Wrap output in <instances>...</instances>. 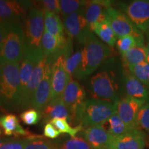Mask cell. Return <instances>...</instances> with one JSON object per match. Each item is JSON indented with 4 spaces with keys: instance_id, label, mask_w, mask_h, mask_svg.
I'll list each match as a JSON object with an SVG mask.
<instances>
[{
    "instance_id": "obj_1",
    "label": "cell",
    "mask_w": 149,
    "mask_h": 149,
    "mask_svg": "<svg viewBox=\"0 0 149 149\" xmlns=\"http://www.w3.org/2000/svg\"><path fill=\"white\" fill-rule=\"evenodd\" d=\"M24 56L39 63L44 59L42 39L44 33V13L31 7L24 21Z\"/></svg>"
},
{
    "instance_id": "obj_2",
    "label": "cell",
    "mask_w": 149,
    "mask_h": 149,
    "mask_svg": "<svg viewBox=\"0 0 149 149\" xmlns=\"http://www.w3.org/2000/svg\"><path fill=\"white\" fill-rule=\"evenodd\" d=\"M20 94L19 64L0 65V107L6 111L19 110Z\"/></svg>"
},
{
    "instance_id": "obj_3",
    "label": "cell",
    "mask_w": 149,
    "mask_h": 149,
    "mask_svg": "<svg viewBox=\"0 0 149 149\" xmlns=\"http://www.w3.org/2000/svg\"><path fill=\"white\" fill-rule=\"evenodd\" d=\"M117 113V103L91 99L86 100L75 111L73 124L83 128L103 125Z\"/></svg>"
},
{
    "instance_id": "obj_4",
    "label": "cell",
    "mask_w": 149,
    "mask_h": 149,
    "mask_svg": "<svg viewBox=\"0 0 149 149\" xmlns=\"http://www.w3.org/2000/svg\"><path fill=\"white\" fill-rule=\"evenodd\" d=\"M82 61L75 76L79 79L95 72L111 55V51L107 44L91 34L84 44Z\"/></svg>"
},
{
    "instance_id": "obj_5",
    "label": "cell",
    "mask_w": 149,
    "mask_h": 149,
    "mask_svg": "<svg viewBox=\"0 0 149 149\" xmlns=\"http://www.w3.org/2000/svg\"><path fill=\"white\" fill-rule=\"evenodd\" d=\"M6 24L7 31L0 51V65L19 64L24 57L23 27L19 22Z\"/></svg>"
},
{
    "instance_id": "obj_6",
    "label": "cell",
    "mask_w": 149,
    "mask_h": 149,
    "mask_svg": "<svg viewBox=\"0 0 149 149\" xmlns=\"http://www.w3.org/2000/svg\"><path fill=\"white\" fill-rule=\"evenodd\" d=\"M90 91L93 99L117 103L119 97V86L112 72L102 70L90 79Z\"/></svg>"
},
{
    "instance_id": "obj_7",
    "label": "cell",
    "mask_w": 149,
    "mask_h": 149,
    "mask_svg": "<svg viewBox=\"0 0 149 149\" xmlns=\"http://www.w3.org/2000/svg\"><path fill=\"white\" fill-rule=\"evenodd\" d=\"M107 20L116 35L117 37L130 35L135 38L137 46L144 45V36L143 32L132 22L126 14L120 10L109 7L107 10Z\"/></svg>"
},
{
    "instance_id": "obj_8",
    "label": "cell",
    "mask_w": 149,
    "mask_h": 149,
    "mask_svg": "<svg viewBox=\"0 0 149 149\" xmlns=\"http://www.w3.org/2000/svg\"><path fill=\"white\" fill-rule=\"evenodd\" d=\"M146 101L124 97L117 102V113L130 130L139 128L137 115L139 110Z\"/></svg>"
},
{
    "instance_id": "obj_9",
    "label": "cell",
    "mask_w": 149,
    "mask_h": 149,
    "mask_svg": "<svg viewBox=\"0 0 149 149\" xmlns=\"http://www.w3.org/2000/svg\"><path fill=\"white\" fill-rule=\"evenodd\" d=\"M66 59L64 55H59L52 66L51 102L61 97L66 86L72 79L66 70Z\"/></svg>"
},
{
    "instance_id": "obj_10",
    "label": "cell",
    "mask_w": 149,
    "mask_h": 149,
    "mask_svg": "<svg viewBox=\"0 0 149 149\" xmlns=\"http://www.w3.org/2000/svg\"><path fill=\"white\" fill-rule=\"evenodd\" d=\"M84 11V10H83ZM83 11L72 13L64 18L65 32L70 39H76L84 44L92 31L84 16Z\"/></svg>"
},
{
    "instance_id": "obj_11",
    "label": "cell",
    "mask_w": 149,
    "mask_h": 149,
    "mask_svg": "<svg viewBox=\"0 0 149 149\" xmlns=\"http://www.w3.org/2000/svg\"><path fill=\"white\" fill-rule=\"evenodd\" d=\"M54 61L47 58L44 76L33 96L31 107L42 111L51 102L52 66Z\"/></svg>"
},
{
    "instance_id": "obj_12",
    "label": "cell",
    "mask_w": 149,
    "mask_h": 149,
    "mask_svg": "<svg viewBox=\"0 0 149 149\" xmlns=\"http://www.w3.org/2000/svg\"><path fill=\"white\" fill-rule=\"evenodd\" d=\"M32 1L0 0V23L2 24L19 22L26 16Z\"/></svg>"
},
{
    "instance_id": "obj_13",
    "label": "cell",
    "mask_w": 149,
    "mask_h": 149,
    "mask_svg": "<svg viewBox=\"0 0 149 149\" xmlns=\"http://www.w3.org/2000/svg\"><path fill=\"white\" fill-rule=\"evenodd\" d=\"M136 27L145 34L149 31V1L135 0L123 8Z\"/></svg>"
},
{
    "instance_id": "obj_14",
    "label": "cell",
    "mask_w": 149,
    "mask_h": 149,
    "mask_svg": "<svg viewBox=\"0 0 149 149\" xmlns=\"http://www.w3.org/2000/svg\"><path fill=\"white\" fill-rule=\"evenodd\" d=\"M146 135L140 128L130 130L124 135L113 137L109 149H144Z\"/></svg>"
},
{
    "instance_id": "obj_15",
    "label": "cell",
    "mask_w": 149,
    "mask_h": 149,
    "mask_svg": "<svg viewBox=\"0 0 149 149\" xmlns=\"http://www.w3.org/2000/svg\"><path fill=\"white\" fill-rule=\"evenodd\" d=\"M46 63H47V58L44 57V59L35 66L33 73L31 74L29 82L27 85L25 93L20 98L19 110L25 109L31 107L35 91H36L38 86L40 85L43 76H44Z\"/></svg>"
},
{
    "instance_id": "obj_16",
    "label": "cell",
    "mask_w": 149,
    "mask_h": 149,
    "mask_svg": "<svg viewBox=\"0 0 149 149\" xmlns=\"http://www.w3.org/2000/svg\"><path fill=\"white\" fill-rule=\"evenodd\" d=\"M63 101L71 113V122L73 124L75 111L86 100V92L79 82L71 79L66 86L62 95Z\"/></svg>"
},
{
    "instance_id": "obj_17",
    "label": "cell",
    "mask_w": 149,
    "mask_h": 149,
    "mask_svg": "<svg viewBox=\"0 0 149 149\" xmlns=\"http://www.w3.org/2000/svg\"><path fill=\"white\" fill-rule=\"evenodd\" d=\"M82 137L88 141L93 149H109L113 139L104 124L90 126L83 129Z\"/></svg>"
},
{
    "instance_id": "obj_18",
    "label": "cell",
    "mask_w": 149,
    "mask_h": 149,
    "mask_svg": "<svg viewBox=\"0 0 149 149\" xmlns=\"http://www.w3.org/2000/svg\"><path fill=\"white\" fill-rule=\"evenodd\" d=\"M111 4L109 1H86L83 14L91 31L95 24L107 20V10Z\"/></svg>"
},
{
    "instance_id": "obj_19",
    "label": "cell",
    "mask_w": 149,
    "mask_h": 149,
    "mask_svg": "<svg viewBox=\"0 0 149 149\" xmlns=\"http://www.w3.org/2000/svg\"><path fill=\"white\" fill-rule=\"evenodd\" d=\"M124 72V88L127 97L149 102V88L139 81L137 78L125 68Z\"/></svg>"
},
{
    "instance_id": "obj_20",
    "label": "cell",
    "mask_w": 149,
    "mask_h": 149,
    "mask_svg": "<svg viewBox=\"0 0 149 149\" xmlns=\"http://www.w3.org/2000/svg\"><path fill=\"white\" fill-rule=\"evenodd\" d=\"M0 129L6 136L19 137L24 136L26 138L34 137L35 135L26 130L19 124V120L15 115L9 113L0 117Z\"/></svg>"
},
{
    "instance_id": "obj_21",
    "label": "cell",
    "mask_w": 149,
    "mask_h": 149,
    "mask_svg": "<svg viewBox=\"0 0 149 149\" xmlns=\"http://www.w3.org/2000/svg\"><path fill=\"white\" fill-rule=\"evenodd\" d=\"M42 117L47 123L55 119H63L71 122V113L63 101L62 97L50 102L42 111Z\"/></svg>"
},
{
    "instance_id": "obj_22",
    "label": "cell",
    "mask_w": 149,
    "mask_h": 149,
    "mask_svg": "<svg viewBox=\"0 0 149 149\" xmlns=\"http://www.w3.org/2000/svg\"><path fill=\"white\" fill-rule=\"evenodd\" d=\"M44 31L55 36L62 45L66 46L68 37L64 35V26L57 14L44 11Z\"/></svg>"
},
{
    "instance_id": "obj_23",
    "label": "cell",
    "mask_w": 149,
    "mask_h": 149,
    "mask_svg": "<svg viewBox=\"0 0 149 149\" xmlns=\"http://www.w3.org/2000/svg\"><path fill=\"white\" fill-rule=\"evenodd\" d=\"M67 45H62L55 36L44 31L42 39V48L44 57L55 61L59 55L64 54Z\"/></svg>"
},
{
    "instance_id": "obj_24",
    "label": "cell",
    "mask_w": 149,
    "mask_h": 149,
    "mask_svg": "<svg viewBox=\"0 0 149 149\" xmlns=\"http://www.w3.org/2000/svg\"><path fill=\"white\" fill-rule=\"evenodd\" d=\"M124 68L134 66L146 61V51L145 46H136L122 55Z\"/></svg>"
},
{
    "instance_id": "obj_25",
    "label": "cell",
    "mask_w": 149,
    "mask_h": 149,
    "mask_svg": "<svg viewBox=\"0 0 149 149\" xmlns=\"http://www.w3.org/2000/svg\"><path fill=\"white\" fill-rule=\"evenodd\" d=\"M92 32L95 33L102 42L110 46H113L117 42V37L107 20L95 24L93 27Z\"/></svg>"
},
{
    "instance_id": "obj_26",
    "label": "cell",
    "mask_w": 149,
    "mask_h": 149,
    "mask_svg": "<svg viewBox=\"0 0 149 149\" xmlns=\"http://www.w3.org/2000/svg\"><path fill=\"white\" fill-rule=\"evenodd\" d=\"M38 63L35 62L32 59L24 56L20 67V87H21V94L20 98L23 95L26 89L31 74L33 73L35 67ZM20 101V100H19Z\"/></svg>"
},
{
    "instance_id": "obj_27",
    "label": "cell",
    "mask_w": 149,
    "mask_h": 149,
    "mask_svg": "<svg viewBox=\"0 0 149 149\" xmlns=\"http://www.w3.org/2000/svg\"><path fill=\"white\" fill-rule=\"evenodd\" d=\"M107 123L109 124L107 129V131L114 137L124 135L130 130L128 126L124 124L122 119L119 117L117 113H115L114 115H113L107 121Z\"/></svg>"
},
{
    "instance_id": "obj_28",
    "label": "cell",
    "mask_w": 149,
    "mask_h": 149,
    "mask_svg": "<svg viewBox=\"0 0 149 149\" xmlns=\"http://www.w3.org/2000/svg\"><path fill=\"white\" fill-rule=\"evenodd\" d=\"M86 1L80 0H61L60 1V13L63 19L72 13L84 10Z\"/></svg>"
},
{
    "instance_id": "obj_29",
    "label": "cell",
    "mask_w": 149,
    "mask_h": 149,
    "mask_svg": "<svg viewBox=\"0 0 149 149\" xmlns=\"http://www.w3.org/2000/svg\"><path fill=\"white\" fill-rule=\"evenodd\" d=\"M127 69L134 77L144 85L149 84V63L147 61L128 67Z\"/></svg>"
},
{
    "instance_id": "obj_30",
    "label": "cell",
    "mask_w": 149,
    "mask_h": 149,
    "mask_svg": "<svg viewBox=\"0 0 149 149\" xmlns=\"http://www.w3.org/2000/svg\"><path fill=\"white\" fill-rule=\"evenodd\" d=\"M82 56L83 53L81 49L74 52L66 59V70L71 78L72 76H75L79 70L82 61Z\"/></svg>"
},
{
    "instance_id": "obj_31",
    "label": "cell",
    "mask_w": 149,
    "mask_h": 149,
    "mask_svg": "<svg viewBox=\"0 0 149 149\" xmlns=\"http://www.w3.org/2000/svg\"><path fill=\"white\" fill-rule=\"evenodd\" d=\"M57 149H93L82 137H70L57 146Z\"/></svg>"
},
{
    "instance_id": "obj_32",
    "label": "cell",
    "mask_w": 149,
    "mask_h": 149,
    "mask_svg": "<svg viewBox=\"0 0 149 149\" xmlns=\"http://www.w3.org/2000/svg\"><path fill=\"white\" fill-rule=\"evenodd\" d=\"M24 149H57V146L42 137L35 135L26 138Z\"/></svg>"
},
{
    "instance_id": "obj_33",
    "label": "cell",
    "mask_w": 149,
    "mask_h": 149,
    "mask_svg": "<svg viewBox=\"0 0 149 149\" xmlns=\"http://www.w3.org/2000/svg\"><path fill=\"white\" fill-rule=\"evenodd\" d=\"M50 123H51L61 133H67L71 136V137H76V135L83 130V127L81 125L74 128L71 127L68 122L63 119H55L51 120Z\"/></svg>"
},
{
    "instance_id": "obj_34",
    "label": "cell",
    "mask_w": 149,
    "mask_h": 149,
    "mask_svg": "<svg viewBox=\"0 0 149 149\" xmlns=\"http://www.w3.org/2000/svg\"><path fill=\"white\" fill-rule=\"evenodd\" d=\"M42 117V112L34 109L26 110L20 114V119L24 124L33 126L38 124Z\"/></svg>"
},
{
    "instance_id": "obj_35",
    "label": "cell",
    "mask_w": 149,
    "mask_h": 149,
    "mask_svg": "<svg viewBox=\"0 0 149 149\" xmlns=\"http://www.w3.org/2000/svg\"><path fill=\"white\" fill-rule=\"evenodd\" d=\"M137 125L139 128L144 130L149 135V102L139 110L137 115Z\"/></svg>"
},
{
    "instance_id": "obj_36",
    "label": "cell",
    "mask_w": 149,
    "mask_h": 149,
    "mask_svg": "<svg viewBox=\"0 0 149 149\" xmlns=\"http://www.w3.org/2000/svg\"><path fill=\"white\" fill-rule=\"evenodd\" d=\"M116 44L117 49L122 55H124L130 49L137 46L135 38L130 36V35H126V36H123L118 38Z\"/></svg>"
},
{
    "instance_id": "obj_37",
    "label": "cell",
    "mask_w": 149,
    "mask_h": 149,
    "mask_svg": "<svg viewBox=\"0 0 149 149\" xmlns=\"http://www.w3.org/2000/svg\"><path fill=\"white\" fill-rule=\"evenodd\" d=\"M35 4L38 5V8L44 11L57 14L60 13V1L58 0H42L36 1Z\"/></svg>"
},
{
    "instance_id": "obj_38",
    "label": "cell",
    "mask_w": 149,
    "mask_h": 149,
    "mask_svg": "<svg viewBox=\"0 0 149 149\" xmlns=\"http://www.w3.org/2000/svg\"><path fill=\"white\" fill-rule=\"evenodd\" d=\"M26 138L20 139H11L0 146V149H24Z\"/></svg>"
},
{
    "instance_id": "obj_39",
    "label": "cell",
    "mask_w": 149,
    "mask_h": 149,
    "mask_svg": "<svg viewBox=\"0 0 149 149\" xmlns=\"http://www.w3.org/2000/svg\"><path fill=\"white\" fill-rule=\"evenodd\" d=\"M61 133L51 123H46L44 127V135L49 139H56L61 135Z\"/></svg>"
},
{
    "instance_id": "obj_40",
    "label": "cell",
    "mask_w": 149,
    "mask_h": 149,
    "mask_svg": "<svg viewBox=\"0 0 149 149\" xmlns=\"http://www.w3.org/2000/svg\"><path fill=\"white\" fill-rule=\"evenodd\" d=\"M7 31V26L6 24H0V51H1V47H2V44L3 40H4V37Z\"/></svg>"
},
{
    "instance_id": "obj_41",
    "label": "cell",
    "mask_w": 149,
    "mask_h": 149,
    "mask_svg": "<svg viewBox=\"0 0 149 149\" xmlns=\"http://www.w3.org/2000/svg\"><path fill=\"white\" fill-rule=\"evenodd\" d=\"M11 139L10 137H0V146H2L3 144H4L5 143L8 142V141H10Z\"/></svg>"
},
{
    "instance_id": "obj_42",
    "label": "cell",
    "mask_w": 149,
    "mask_h": 149,
    "mask_svg": "<svg viewBox=\"0 0 149 149\" xmlns=\"http://www.w3.org/2000/svg\"><path fill=\"white\" fill-rule=\"evenodd\" d=\"M146 47V61L149 63V39H148L147 41L146 45L145 46Z\"/></svg>"
},
{
    "instance_id": "obj_43",
    "label": "cell",
    "mask_w": 149,
    "mask_h": 149,
    "mask_svg": "<svg viewBox=\"0 0 149 149\" xmlns=\"http://www.w3.org/2000/svg\"><path fill=\"white\" fill-rule=\"evenodd\" d=\"M146 35L147 39H149V31L147 33H146Z\"/></svg>"
},
{
    "instance_id": "obj_44",
    "label": "cell",
    "mask_w": 149,
    "mask_h": 149,
    "mask_svg": "<svg viewBox=\"0 0 149 149\" xmlns=\"http://www.w3.org/2000/svg\"><path fill=\"white\" fill-rule=\"evenodd\" d=\"M1 133H2V131H1V129H0V135H1Z\"/></svg>"
},
{
    "instance_id": "obj_45",
    "label": "cell",
    "mask_w": 149,
    "mask_h": 149,
    "mask_svg": "<svg viewBox=\"0 0 149 149\" xmlns=\"http://www.w3.org/2000/svg\"><path fill=\"white\" fill-rule=\"evenodd\" d=\"M148 88H149V84H148Z\"/></svg>"
},
{
    "instance_id": "obj_46",
    "label": "cell",
    "mask_w": 149,
    "mask_h": 149,
    "mask_svg": "<svg viewBox=\"0 0 149 149\" xmlns=\"http://www.w3.org/2000/svg\"><path fill=\"white\" fill-rule=\"evenodd\" d=\"M0 24H1V23H0Z\"/></svg>"
},
{
    "instance_id": "obj_47",
    "label": "cell",
    "mask_w": 149,
    "mask_h": 149,
    "mask_svg": "<svg viewBox=\"0 0 149 149\" xmlns=\"http://www.w3.org/2000/svg\"><path fill=\"white\" fill-rule=\"evenodd\" d=\"M147 40H148V39H147Z\"/></svg>"
}]
</instances>
